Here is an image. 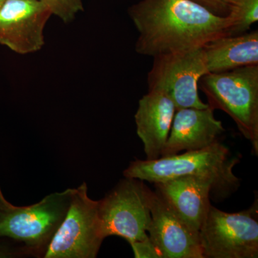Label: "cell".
I'll return each mask as SVG.
<instances>
[{
    "label": "cell",
    "instance_id": "cell-1",
    "mask_svg": "<svg viewBox=\"0 0 258 258\" xmlns=\"http://www.w3.org/2000/svg\"><path fill=\"white\" fill-rule=\"evenodd\" d=\"M128 13L139 32L136 52L153 57L202 47L230 28L227 17L191 0H141Z\"/></svg>",
    "mask_w": 258,
    "mask_h": 258
},
{
    "label": "cell",
    "instance_id": "cell-2",
    "mask_svg": "<svg viewBox=\"0 0 258 258\" xmlns=\"http://www.w3.org/2000/svg\"><path fill=\"white\" fill-rule=\"evenodd\" d=\"M238 159L219 141L204 149L161 157L153 160L137 159L123 171L125 178L155 183L181 176H199L212 181L214 192L227 195L238 186L233 169Z\"/></svg>",
    "mask_w": 258,
    "mask_h": 258
},
{
    "label": "cell",
    "instance_id": "cell-3",
    "mask_svg": "<svg viewBox=\"0 0 258 258\" xmlns=\"http://www.w3.org/2000/svg\"><path fill=\"white\" fill-rule=\"evenodd\" d=\"M199 89L209 106L230 115L242 136L258 153V66L203 76Z\"/></svg>",
    "mask_w": 258,
    "mask_h": 258
},
{
    "label": "cell",
    "instance_id": "cell-4",
    "mask_svg": "<svg viewBox=\"0 0 258 258\" xmlns=\"http://www.w3.org/2000/svg\"><path fill=\"white\" fill-rule=\"evenodd\" d=\"M72 189L50 194L30 206L0 210V235L22 244L30 257L43 258L69 210Z\"/></svg>",
    "mask_w": 258,
    "mask_h": 258
},
{
    "label": "cell",
    "instance_id": "cell-5",
    "mask_svg": "<svg viewBox=\"0 0 258 258\" xmlns=\"http://www.w3.org/2000/svg\"><path fill=\"white\" fill-rule=\"evenodd\" d=\"M104 239L98 201L88 197L84 182L72 189L69 210L43 258H95Z\"/></svg>",
    "mask_w": 258,
    "mask_h": 258
},
{
    "label": "cell",
    "instance_id": "cell-6",
    "mask_svg": "<svg viewBox=\"0 0 258 258\" xmlns=\"http://www.w3.org/2000/svg\"><path fill=\"white\" fill-rule=\"evenodd\" d=\"M151 193L143 181L125 178L99 200L98 215L104 238L119 236L130 244L147 238Z\"/></svg>",
    "mask_w": 258,
    "mask_h": 258
},
{
    "label": "cell",
    "instance_id": "cell-7",
    "mask_svg": "<svg viewBox=\"0 0 258 258\" xmlns=\"http://www.w3.org/2000/svg\"><path fill=\"white\" fill-rule=\"evenodd\" d=\"M208 74L203 47L154 57L148 74L149 91L170 98L176 111L209 106L199 96V81Z\"/></svg>",
    "mask_w": 258,
    "mask_h": 258
},
{
    "label": "cell",
    "instance_id": "cell-8",
    "mask_svg": "<svg viewBox=\"0 0 258 258\" xmlns=\"http://www.w3.org/2000/svg\"><path fill=\"white\" fill-rule=\"evenodd\" d=\"M199 235L203 258L258 257V222L253 209L229 213L211 205Z\"/></svg>",
    "mask_w": 258,
    "mask_h": 258
},
{
    "label": "cell",
    "instance_id": "cell-9",
    "mask_svg": "<svg viewBox=\"0 0 258 258\" xmlns=\"http://www.w3.org/2000/svg\"><path fill=\"white\" fill-rule=\"evenodd\" d=\"M51 15L39 0H6L0 8V44L20 55L41 50Z\"/></svg>",
    "mask_w": 258,
    "mask_h": 258
},
{
    "label": "cell",
    "instance_id": "cell-10",
    "mask_svg": "<svg viewBox=\"0 0 258 258\" xmlns=\"http://www.w3.org/2000/svg\"><path fill=\"white\" fill-rule=\"evenodd\" d=\"M149 239L161 258H203L199 231L188 225L157 191L151 193Z\"/></svg>",
    "mask_w": 258,
    "mask_h": 258
},
{
    "label": "cell",
    "instance_id": "cell-11",
    "mask_svg": "<svg viewBox=\"0 0 258 258\" xmlns=\"http://www.w3.org/2000/svg\"><path fill=\"white\" fill-rule=\"evenodd\" d=\"M214 111L210 106L177 110L161 157L199 150L219 142L225 128Z\"/></svg>",
    "mask_w": 258,
    "mask_h": 258
},
{
    "label": "cell",
    "instance_id": "cell-12",
    "mask_svg": "<svg viewBox=\"0 0 258 258\" xmlns=\"http://www.w3.org/2000/svg\"><path fill=\"white\" fill-rule=\"evenodd\" d=\"M154 185L156 191L171 209L193 229L200 231L211 206L212 181L199 176H181Z\"/></svg>",
    "mask_w": 258,
    "mask_h": 258
},
{
    "label": "cell",
    "instance_id": "cell-13",
    "mask_svg": "<svg viewBox=\"0 0 258 258\" xmlns=\"http://www.w3.org/2000/svg\"><path fill=\"white\" fill-rule=\"evenodd\" d=\"M176 111L174 103L162 93L149 91L139 100L134 118L147 160L161 157Z\"/></svg>",
    "mask_w": 258,
    "mask_h": 258
},
{
    "label": "cell",
    "instance_id": "cell-14",
    "mask_svg": "<svg viewBox=\"0 0 258 258\" xmlns=\"http://www.w3.org/2000/svg\"><path fill=\"white\" fill-rule=\"evenodd\" d=\"M203 49L208 74L258 66V31L217 37Z\"/></svg>",
    "mask_w": 258,
    "mask_h": 258
},
{
    "label": "cell",
    "instance_id": "cell-15",
    "mask_svg": "<svg viewBox=\"0 0 258 258\" xmlns=\"http://www.w3.org/2000/svg\"><path fill=\"white\" fill-rule=\"evenodd\" d=\"M227 17L230 21L227 35L248 32L258 20V0H230V11Z\"/></svg>",
    "mask_w": 258,
    "mask_h": 258
},
{
    "label": "cell",
    "instance_id": "cell-16",
    "mask_svg": "<svg viewBox=\"0 0 258 258\" xmlns=\"http://www.w3.org/2000/svg\"><path fill=\"white\" fill-rule=\"evenodd\" d=\"M64 23H69L83 11V0H39Z\"/></svg>",
    "mask_w": 258,
    "mask_h": 258
},
{
    "label": "cell",
    "instance_id": "cell-17",
    "mask_svg": "<svg viewBox=\"0 0 258 258\" xmlns=\"http://www.w3.org/2000/svg\"><path fill=\"white\" fill-rule=\"evenodd\" d=\"M30 257L28 249L15 241L0 235V258Z\"/></svg>",
    "mask_w": 258,
    "mask_h": 258
},
{
    "label": "cell",
    "instance_id": "cell-18",
    "mask_svg": "<svg viewBox=\"0 0 258 258\" xmlns=\"http://www.w3.org/2000/svg\"><path fill=\"white\" fill-rule=\"evenodd\" d=\"M136 258H161L159 251L149 239V237L143 240L137 241L131 244Z\"/></svg>",
    "mask_w": 258,
    "mask_h": 258
},
{
    "label": "cell",
    "instance_id": "cell-19",
    "mask_svg": "<svg viewBox=\"0 0 258 258\" xmlns=\"http://www.w3.org/2000/svg\"><path fill=\"white\" fill-rule=\"evenodd\" d=\"M201 5L213 14L220 17H227L230 11V0H191Z\"/></svg>",
    "mask_w": 258,
    "mask_h": 258
},
{
    "label": "cell",
    "instance_id": "cell-20",
    "mask_svg": "<svg viewBox=\"0 0 258 258\" xmlns=\"http://www.w3.org/2000/svg\"><path fill=\"white\" fill-rule=\"evenodd\" d=\"M13 206H14V205L9 203V202L6 200V198H5L3 191H2L1 186H0V210H1V211H5V210H8L13 208Z\"/></svg>",
    "mask_w": 258,
    "mask_h": 258
},
{
    "label": "cell",
    "instance_id": "cell-21",
    "mask_svg": "<svg viewBox=\"0 0 258 258\" xmlns=\"http://www.w3.org/2000/svg\"><path fill=\"white\" fill-rule=\"evenodd\" d=\"M5 1H6V0H0V8H1L2 5L4 4Z\"/></svg>",
    "mask_w": 258,
    "mask_h": 258
}]
</instances>
